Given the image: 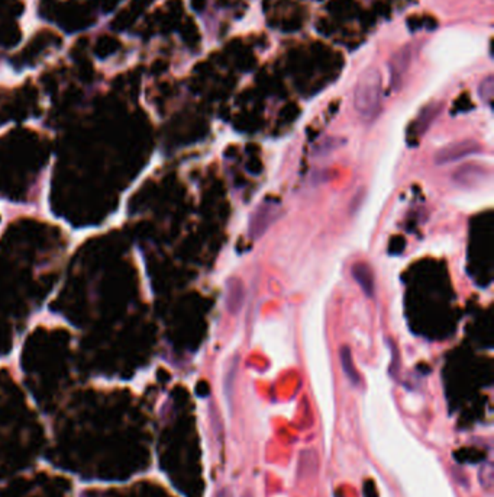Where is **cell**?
I'll use <instances>...</instances> for the list:
<instances>
[{
  "instance_id": "1",
  "label": "cell",
  "mask_w": 494,
  "mask_h": 497,
  "mask_svg": "<svg viewBox=\"0 0 494 497\" xmlns=\"http://www.w3.org/2000/svg\"><path fill=\"white\" fill-rule=\"evenodd\" d=\"M382 88L380 71L369 69L364 71L356 82L354 93V106L356 112L365 121H373L381 108Z\"/></svg>"
},
{
  "instance_id": "2",
  "label": "cell",
  "mask_w": 494,
  "mask_h": 497,
  "mask_svg": "<svg viewBox=\"0 0 494 497\" xmlns=\"http://www.w3.org/2000/svg\"><path fill=\"white\" fill-rule=\"evenodd\" d=\"M281 204L278 201L265 199L258 204V207L252 211L248 223V236L252 240L261 239L270 227L273 226L280 217Z\"/></svg>"
},
{
  "instance_id": "3",
  "label": "cell",
  "mask_w": 494,
  "mask_h": 497,
  "mask_svg": "<svg viewBox=\"0 0 494 497\" xmlns=\"http://www.w3.org/2000/svg\"><path fill=\"white\" fill-rule=\"evenodd\" d=\"M491 179V169L489 166L480 165V163H471L465 165L452 173V182L464 189H473L480 188L484 185V182H490Z\"/></svg>"
},
{
  "instance_id": "4",
  "label": "cell",
  "mask_w": 494,
  "mask_h": 497,
  "mask_svg": "<svg viewBox=\"0 0 494 497\" xmlns=\"http://www.w3.org/2000/svg\"><path fill=\"white\" fill-rule=\"evenodd\" d=\"M483 151L481 145L473 140H463L445 145L435 154V163L438 166H445L455 162H460L468 156H474Z\"/></svg>"
},
{
  "instance_id": "5",
  "label": "cell",
  "mask_w": 494,
  "mask_h": 497,
  "mask_svg": "<svg viewBox=\"0 0 494 497\" xmlns=\"http://www.w3.org/2000/svg\"><path fill=\"white\" fill-rule=\"evenodd\" d=\"M245 301V287L244 282L237 276H231L226 281L225 293V307L231 316H238L244 307Z\"/></svg>"
},
{
  "instance_id": "6",
  "label": "cell",
  "mask_w": 494,
  "mask_h": 497,
  "mask_svg": "<svg viewBox=\"0 0 494 497\" xmlns=\"http://www.w3.org/2000/svg\"><path fill=\"white\" fill-rule=\"evenodd\" d=\"M351 272L352 278L358 284V287L361 288L364 295H367L368 298H373L376 294V280L373 269L369 268V265H367L365 262H356L352 265Z\"/></svg>"
},
{
  "instance_id": "7",
  "label": "cell",
  "mask_w": 494,
  "mask_h": 497,
  "mask_svg": "<svg viewBox=\"0 0 494 497\" xmlns=\"http://www.w3.org/2000/svg\"><path fill=\"white\" fill-rule=\"evenodd\" d=\"M339 358H341V365H342V371L343 374L347 375V378L350 380V383L352 385H358L360 384V375H358L354 361H352V354L351 349L348 345H343L339 349Z\"/></svg>"
},
{
  "instance_id": "8",
  "label": "cell",
  "mask_w": 494,
  "mask_h": 497,
  "mask_svg": "<svg viewBox=\"0 0 494 497\" xmlns=\"http://www.w3.org/2000/svg\"><path fill=\"white\" fill-rule=\"evenodd\" d=\"M238 365H239V356L235 355L232 356L229 365H228V371L224 378V391H225V397L228 398V402L231 403L232 398V390H233V381H235L237 372H238Z\"/></svg>"
},
{
  "instance_id": "9",
  "label": "cell",
  "mask_w": 494,
  "mask_h": 497,
  "mask_svg": "<svg viewBox=\"0 0 494 497\" xmlns=\"http://www.w3.org/2000/svg\"><path fill=\"white\" fill-rule=\"evenodd\" d=\"M480 96H481V99H484L490 105L491 96H493V79L491 77H487L486 82L481 83Z\"/></svg>"
},
{
  "instance_id": "10",
  "label": "cell",
  "mask_w": 494,
  "mask_h": 497,
  "mask_svg": "<svg viewBox=\"0 0 494 497\" xmlns=\"http://www.w3.org/2000/svg\"><path fill=\"white\" fill-rule=\"evenodd\" d=\"M216 497H233V496H232V492L228 487H225V489L219 490V493L216 494Z\"/></svg>"
}]
</instances>
